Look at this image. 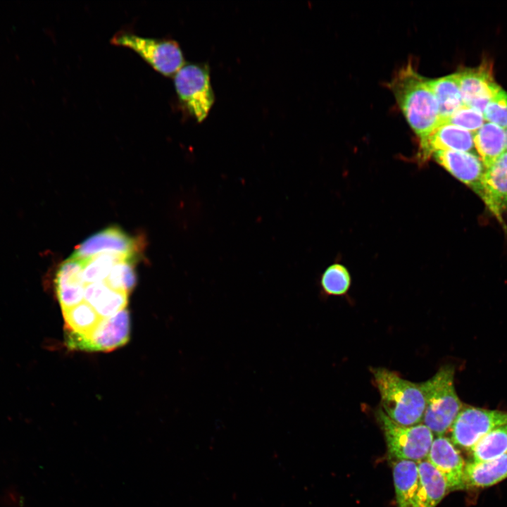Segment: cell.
Here are the masks:
<instances>
[{
  "instance_id": "cell-26",
  "label": "cell",
  "mask_w": 507,
  "mask_h": 507,
  "mask_svg": "<svg viewBox=\"0 0 507 507\" xmlns=\"http://www.w3.org/2000/svg\"><path fill=\"white\" fill-rule=\"evenodd\" d=\"M484 120L481 112L463 105L452 113L444 123H449L475 133L484 123Z\"/></svg>"
},
{
  "instance_id": "cell-7",
  "label": "cell",
  "mask_w": 507,
  "mask_h": 507,
  "mask_svg": "<svg viewBox=\"0 0 507 507\" xmlns=\"http://www.w3.org/2000/svg\"><path fill=\"white\" fill-rule=\"evenodd\" d=\"M507 425V412L463 406L453 422L451 441L470 449L492 430Z\"/></svg>"
},
{
  "instance_id": "cell-24",
  "label": "cell",
  "mask_w": 507,
  "mask_h": 507,
  "mask_svg": "<svg viewBox=\"0 0 507 507\" xmlns=\"http://www.w3.org/2000/svg\"><path fill=\"white\" fill-rule=\"evenodd\" d=\"M134 260L132 258L118 260L112 268L105 282L111 288L130 294L137 282Z\"/></svg>"
},
{
  "instance_id": "cell-10",
  "label": "cell",
  "mask_w": 507,
  "mask_h": 507,
  "mask_svg": "<svg viewBox=\"0 0 507 507\" xmlns=\"http://www.w3.org/2000/svg\"><path fill=\"white\" fill-rule=\"evenodd\" d=\"M84 260L70 256L56 268L54 287L62 312L83 301L85 282L83 278Z\"/></svg>"
},
{
  "instance_id": "cell-13",
  "label": "cell",
  "mask_w": 507,
  "mask_h": 507,
  "mask_svg": "<svg viewBox=\"0 0 507 507\" xmlns=\"http://www.w3.org/2000/svg\"><path fill=\"white\" fill-rule=\"evenodd\" d=\"M439 151L475 153L474 133L449 123L441 124L420 140L418 158L427 160Z\"/></svg>"
},
{
  "instance_id": "cell-17",
  "label": "cell",
  "mask_w": 507,
  "mask_h": 507,
  "mask_svg": "<svg viewBox=\"0 0 507 507\" xmlns=\"http://www.w3.org/2000/svg\"><path fill=\"white\" fill-rule=\"evenodd\" d=\"M128 299L129 294L114 289L104 281L85 284L82 302L105 320L127 308Z\"/></svg>"
},
{
  "instance_id": "cell-1",
  "label": "cell",
  "mask_w": 507,
  "mask_h": 507,
  "mask_svg": "<svg viewBox=\"0 0 507 507\" xmlns=\"http://www.w3.org/2000/svg\"><path fill=\"white\" fill-rule=\"evenodd\" d=\"M389 87L420 140L441 124L438 103L429 80L417 73L410 63L396 73Z\"/></svg>"
},
{
  "instance_id": "cell-6",
  "label": "cell",
  "mask_w": 507,
  "mask_h": 507,
  "mask_svg": "<svg viewBox=\"0 0 507 507\" xmlns=\"http://www.w3.org/2000/svg\"><path fill=\"white\" fill-rule=\"evenodd\" d=\"M112 44L131 49L154 69L165 76L175 75L184 65L182 50L174 40L155 39L123 32L115 35Z\"/></svg>"
},
{
  "instance_id": "cell-23",
  "label": "cell",
  "mask_w": 507,
  "mask_h": 507,
  "mask_svg": "<svg viewBox=\"0 0 507 507\" xmlns=\"http://www.w3.org/2000/svg\"><path fill=\"white\" fill-rule=\"evenodd\" d=\"M351 277L347 268L339 263L330 265L322 273L321 291L327 296H342L350 289Z\"/></svg>"
},
{
  "instance_id": "cell-2",
  "label": "cell",
  "mask_w": 507,
  "mask_h": 507,
  "mask_svg": "<svg viewBox=\"0 0 507 507\" xmlns=\"http://www.w3.org/2000/svg\"><path fill=\"white\" fill-rule=\"evenodd\" d=\"M373 384L380 396V408L395 423L403 426L422 423L425 401L420 383L401 377L385 368H370Z\"/></svg>"
},
{
  "instance_id": "cell-21",
  "label": "cell",
  "mask_w": 507,
  "mask_h": 507,
  "mask_svg": "<svg viewBox=\"0 0 507 507\" xmlns=\"http://www.w3.org/2000/svg\"><path fill=\"white\" fill-rule=\"evenodd\" d=\"M423 507H436L449 492L442 475L427 459L418 462Z\"/></svg>"
},
{
  "instance_id": "cell-28",
  "label": "cell",
  "mask_w": 507,
  "mask_h": 507,
  "mask_svg": "<svg viewBox=\"0 0 507 507\" xmlns=\"http://www.w3.org/2000/svg\"><path fill=\"white\" fill-rule=\"evenodd\" d=\"M506 131V150H507V128L505 130Z\"/></svg>"
},
{
  "instance_id": "cell-3",
  "label": "cell",
  "mask_w": 507,
  "mask_h": 507,
  "mask_svg": "<svg viewBox=\"0 0 507 507\" xmlns=\"http://www.w3.org/2000/svg\"><path fill=\"white\" fill-rule=\"evenodd\" d=\"M454 368L444 365L427 380L420 383L425 401L422 423L434 436H444L450 431L463 406L454 385Z\"/></svg>"
},
{
  "instance_id": "cell-14",
  "label": "cell",
  "mask_w": 507,
  "mask_h": 507,
  "mask_svg": "<svg viewBox=\"0 0 507 507\" xmlns=\"http://www.w3.org/2000/svg\"><path fill=\"white\" fill-rule=\"evenodd\" d=\"M480 197L491 213L502 222L507 211V151L486 168Z\"/></svg>"
},
{
  "instance_id": "cell-8",
  "label": "cell",
  "mask_w": 507,
  "mask_h": 507,
  "mask_svg": "<svg viewBox=\"0 0 507 507\" xmlns=\"http://www.w3.org/2000/svg\"><path fill=\"white\" fill-rule=\"evenodd\" d=\"M141 242L118 226L106 227L87 237L70 256L87 260L100 254L135 259Z\"/></svg>"
},
{
  "instance_id": "cell-9",
  "label": "cell",
  "mask_w": 507,
  "mask_h": 507,
  "mask_svg": "<svg viewBox=\"0 0 507 507\" xmlns=\"http://www.w3.org/2000/svg\"><path fill=\"white\" fill-rule=\"evenodd\" d=\"M463 104L482 114L489 101L501 89L496 82L490 62L456 73Z\"/></svg>"
},
{
  "instance_id": "cell-27",
  "label": "cell",
  "mask_w": 507,
  "mask_h": 507,
  "mask_svg": "<svg viewBox=\"0 0 507 507\" xmlns=\"http://www.w3.org/2000/svg\"><path fill=\"white\" fill-rule=\"evenodd\" d=\"M486 121L507 128V92L500 89L487 105L484 113Z\"/></svg>"
},
{
  "instance_id": "cell-19",
  "label": "cell",
  "mask_w": 507,
  "mask_h": 507,
  "mask_svg": "<svg viewBox=\"0 0 507 507\" xmlns=\"http://www.w3.org/2000/svg\"><path fill=\"white\" fill-rule=\"evenodd\" d=\"M474 144L486 169L506 151V131L496 124L486 122L474 133Z\"/></svg>"
},
{
  "instance_id": "cell-5",
  "label": "cell",
  "mask_w": 507,
  "mask_h": 507,
  "mask_svg": "<svg viewBox=\"0 0 507 507\" xmlns=\"http://www.w3.org/2000/svg\"><path fill=\"white\" fill-rule=\"evenodd\" d=\"M174 84L179 101L187 111L198 122L203 121L215 101L208 66L184 64L174 75Z\"/></svg>"
},
{
  "instance_id": "cell-22",
  "label": "cell",
  "mask_w": 507,
  "mask_h": 507,
  "mask_svg": "<svg viewBox=\"0 0 507 507\" xmlns=\"http://www.w3.org/2000/svg\"><path fill=\"white\" fill-rule=\"evenodd\" d=\"M470 451L474 461H490L507 453V425L487 433Z\"/></svg>"
},
{
  "instance_id": "cell-18",
  "label": "cell",
  "mask_w": 507,
  "mask_h": 507,
  "mask_svg": "<svg viewBox=\"0 0 507 507\" xmlns=\"http://www.w3.org/2000/svg\"><path fill=\"white\" fill-rule=\"evenodd\" d=\"M507 478V453L486 461L465 463V489L486 488Z\"/></svg>"
},
{
  "instance_id": "cell-16",
  "label": "cell",
  "mask_w": 507,
  "mask_h": 507,
  "mask_svg": "<svg viewBox=\"0 0 507 507\" xmlns=\"http://www.w3.org/2000/svg\"><path fill=\"white\" fill-rule=\"evenodd\" d=\"M392 472L398 507H423L418 463L393 461Z\"/></svg>"
},
{
  "instance_id": "cell-11",
  "label": "cell",
  "mask_w": 507,
  "mask_h": 507,
  "mask_svg": "<svg viewBox=\"0 0 507 507\" xmlns=\"http://www.w3.org/2000/svg\"><path fill=\"white\" fill-rule=\"evenodd\" d=\"M427 460L442 475L449 492L465 489L466 463L451 439L445 436L435 437Z\"/></svg>"
},
{
  "instance_id": "cell-15",
  "label": "cell",
  "mask_w": 507,
  "mask_h": 507,
  "mask_svg": "<svg viewBox=\"0 0 507 507\" xmlns=\"http://www.w3.org/2000/svg\"><path fill=\"white\" fill-rule=\"evenodd\" d=\"M130 320L127 308L103 320L94 330L82 349L111 351L126 344L130 338Z\"/></svg>"
},
{
  "instance_id": "cell-12",
  "label": "cell",
  "mask_w": 507,
  "mask_h": 507,
  "mask_svg": "<svg viewBox=\"0 0 507 507\" xmlns=\"http://www.w3.org/2000/svg\"><path fill=\"white\" fill-rule=\"evenodd\" d=\"M432 156L451 175L480 196L486 169L479 156L471 152L439 151Z\"/></svg>"
},
{
  "instance_id": "cell-25",
  "label": "cell",
  "mask_w": 507,
  "mask_h": 507,
  "mask_svg": "<svg viewBox=\"0 0 507 507\" xmlns=\"http://www.w3.org/2000/svg\"><path fill=\"white\" fill-rule=\"evenodd\" d=\"M121 258H125L100 254L84 260L83 278L85 284L105 281L115 263Z\"/></svg>"
},
{
  "instance_id": "cell-4",
  "label": "cell",
  "mask_w": 507,
  "mask_h": 507,
  "mask_svg": "<svg viewBox=\"0 0 507 507\" xmlns=\"http://www.w3.org/2000/svg\"><path fill=\"white\" fill-rule=\"evenodd\" d=\"M375 418L382 430L387 451L393 461L419 462L427 459L434 438L431 430L423 423L403 426L391 420L379 408Z\"/></svg>"
},
{
  "instance_id": "cell-20",
  "label": "cell",
  "mask_w": 507,
  "mask_h": 507,
  "mask_svg": "<svg viewBox=\"0 0 507 507\" xmlns=\"http://www.w3.org/2000/svg\"><path fill=\"white\" fill-rule=\"evenodd\" d=\"M429 85L437 99L442 124L464 105L456 73L429 80Z\"/></svg>"
}]
</instances>
